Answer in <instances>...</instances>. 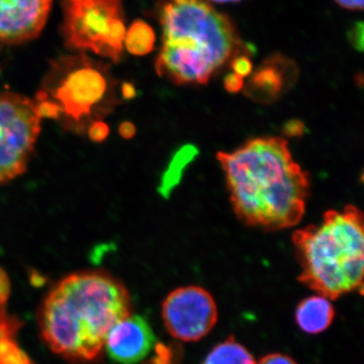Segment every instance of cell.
<instances>
[{"mask_svg":"<svg viewBox=\"0 0 364 364\" xmlns=\"http://www.w3.org/2000/svg\"><path fill=\"white\" fill-rule=\"evenodd\" d=\"M109 134V126L105 122H93L88 128V136H90V140L95 143L104 142Z\"/></svg>","mask_w":364,"mask_h":364,"instance_id":"obj_20","label":"cell"},{"mask_svg":"<svg viewBox=\"0 0 364 364\" xmlns=\"http://www.w3.org/2000/svg\"><path fill=\"white\" fill-rule=\"evenodd\" d=\"M119 134L122 138L127 139V140L133 138L136 135L135 124L131 122H123L119 126Z\"/></svg>","mask_w":364,"mask_h":364,"instance_id":"obj_26","label":"cell"},{"mask_svg":"<svg viewBox=\"0 0 364 364\" xmlns=\"http://www.w3.org/2000/svg\"><path fill=\"white\" fill-rule=\"evenodd\" d=\"M53 0H0V42L18 45L42 33Z\"/></svg>","mask_w":364,"mask_h":364,"instance_id":"obj_9","label":"cell"},{"mask_svg":"<svg viewBox=\"0 0 364 364\" xmlns=\"http://www.w3.org/2000/svg\"><path fill=\"white\" fill-rule=\"evenodd\" d=\"M235 213L267 230L296 226L305 213L309 176L286 140L257 138L233 152L218 153Z\"/></svg>","mask_w":364,"mask_h":364,"instance_id":"obj_1","label":"cell"},{"mask_svg":"<svg viewBox=\"0 0 364 364\" xmlns=\"http://www.w3.org/2000/svg\"><path fill=\"white\" fill-rule=\"evenodd\" d=\"M293 242L301 284L328 299L363 294V215L358 208L329 210L321 224L294 232Z\"/></svg>","mask_w":364,"mask_h":364,"instance_id":"obj_4","label":"cell"},{"mask_svg":"<svg viewBox=\"0 0 364 364\" xmlns=\"http://www.w3.org/2000/svg\"><path fill=\"white\" fill-rule=\"evenodd\" d=\"M156 35L152 26L146 21L138 20L127 31L124 45L127 51L134 56H145L154 50Z\"/></svg>","mask_w":364,"mask_h":364,"instance_id":"obj_15","label":"cell"},{"mask_svg":"<svg viewBox=\"0 0 364 364\" xmlns=\"http://www.w3.org/2000/svg\"><path fill=\"white\" fill-rule=\"evenodd\" d=\"M210 1L215 2V4H231V2H239L241 0H210Z\"/></svg>","mask_w":364,"mask_h":364,"instance_id":"obj_28","label":"cell"},{"mask_svg":"<svg viewBox=\"0 0 364 364\" xmlns=\"http://www.w3.org/2000/svg\"><path fill=\"white\" fill-rule=\"evenodd\" d=\"M198 148L191 144L182 146L170 160L168 166L162 174L158 186V193L164 198H168L174 188L181 183L183 171L198 156Z\"/></svg>","mask_w":364,"mask_h":364,"instance_id":"obj_14","label":"cell"},{"mask_svg":"<svg viewBox=\"0 0 364 364\" xmlns=\"http://www.w3.org/2000/svg\"><path fill=\"white\" fill-rule=\"evenodd\" d=\"M33 105H35V111L41 119L43 117L58 119L61 117V109H60L59 105L48 97L45 91L40 90L37 93L35 100H33Z\"/></svg>","mask_w":364,"mask_h":364,"instance_id":"obj_17","label":"cell"},{"mask_svg":"<svg viewBox=\"0 0 364 364\" xmlns=\"http://www.w3.org/2000/svg\"><path fill=\"white\" fill-rule=\"evenodd\" d=\"M11 294V282L9 275L0 267V306H4Z\"/></svg>","mask_w":364,"mask_h":364,"instance_id":"obj_23","label":"cell"},{"mask_svg":"<svg viewBox=\"0 0 364 364\" xmlns=\"http://www.w3.org/2000/svg\"><path fill=\"white\" fill-rule=\"evenodd\" d=\"M122 95L126 100H132L136 95V90L135 86L130 82L124 83L122 86Z\"/></svg>","mask_w":364,"mask_h":364,"instance_id":"obj_27","label":"cell"},{"mask_svg":"<svg viewBox=\"0 0 364 364\" xmlns=\"http://www.w3.org/2000/svg\"><path fill=\"white\" fill-rule=\"evenodd\" d=\"M130 294L104 270L73 273L43 301L39 324L52 351L72 361L100 358L112 328L131 316Z\"/></svg>","mask_w":364,"mask_h":364,"instance_id":"obj_2","label":"cell"},{"mask_svg":"<svg viewBox=\"0 0 364 364\" xmlns=\"http://www.w3.org/2000/svg\"><path fill=\"white\" fill-rule=\"evenodd\" d=\"M203 364H256L250 353L233 337L217 345L205 359Z\"/></svg>","mask_w":364,"mask_h":364,"instance_id":"obj_16","label":"cell"},{"mask_svg":"<svg viewBox=\"0 0 364 364\" xmlns=\"http://www.w3.org/2000/svg\"><path fill=\"white\" fill-rule=\"evenodd\" d=\"M224 86L227 91L231 93H237L243 90L244 81L243 78L239 77L238 75L233 73L227 74L224 78Z\"/></svg>","mask_w":364,"mask_h":364,"instance_id":"obj_22","label":"cell"},{"mask_svg":"<svg viewBox=\"0 0 364 364\" xmlns=\"http://www.w3.org/2000/svg\"><path fill=\"white\" fill-rule=\"evenodd\" d=\"M349 43L352 47L358 52L363 51L364 47V25L363 21H358L351 26L350 30L347 33Z\"/></svg>","mask_w":364,"mask_h":364,"instance_id":"obj_19","label":"cell"},{"mask_svg":"<svg viewBox=\"0 0 364 364\" xmlns=\"http://www.w3.org/2000/svg\"><path fill=\"white\" fill-rule=\"evenodd\" d=\"M162 49L156 71L177 85H205L228 60L251 50L236 26L205 0H162Z\"/></svg>","mask_w":364,"mask_h":364,"instance_id":"obj_3","label":"cell"},{"mask_svg":"<svg viewBox=\"0 0 364 364\" xmlns=\"http://www.w3.org/2000/svg\"><path fill=\"white\" fill-rule=\"evenodd\" d=\"M156 338L145 318L129 316L117 323L105 340V348L112 360L121 364H135L145 358Z\"/></svg>","mask_w":364,"mask_h":364,"instance_id":"obj_10","label":"cell"},{"mask_svg":"<svg viewBox=\"0 0 364 364\" xmlns=\"http://www.w3.org/2000/svg\"><path fill=\"white\" fill-rule=\"evenodd\" d=\"M231 68L233 69V73L239 77L245 78L252 74V61L246 53H242L232 59Z\"/></svg>","mask_w":364,"mask_h":364,"instance_id":"obj_18","label":"cell"},{"mask_svg":"<svg viewBox=\"0 0 364 364\" xmlns=\"http://www.w3.org/2000/svg\"><path fill=\"white\" fill-rule=\"evenodd\" d=\"M41 133L33 100L16 93L0 95V184L21 176Z\"/></svg>","mask_w":364,"mask_h":364,"instance_id":"obj_7","label":"cell"},{"mask_svg":"<svg viewBox=\"0 0 364 364\" xmlns=\"http://www.w3.org/2000/svg\"><path fill=\"white\" fill-rule=\"evenodd\" d=\"M334 317V308L324 296H314L303 299L296 308V323L309 334L324 332L331 326Z\"/></svg>","mask_w":364,"mask_h":364,"instance_id":"obj_12","label":"cell"},{"mask_svg":"<svg viewBox=\"0 0 364 364\" xmlns=\"http://www.w3.org/2000/svg\"><path fill=\"white\" fill-rule=\"evenodd\" d=\"M256 364H298L293 358L286 355V354L273 353L268 354L264 358H261L259 363Z\"/></svg>","mask_w":364,"mask_h":364,"instance_id":"obj_24","label":"cell"},{"mask_svg":"<svg viewBox=\"0 0 364 364\" xmlns=\"http://www.w3.org/2000/svg\"><path fill=\"white\" fill-rule=\"evenodd\" d=\"M340 7L348 11H363V0H334Z\"/></svg>","mask_w":364,"mask_h":364,"instance_id":"obj_25","label":"cell"},{"mask_svg":"<svg viewBox=\"0 0 364 364\" xmlns=\"http://www.w3.org/2000/svg\"><path fill=\"white\" fill-rule=\"evenodd\" d=\"M23 325L20 318L0 306V364H33L16 340Z\"/></svg>","mask_w":364,"mask_h":364,"instance_id":"obj_13","label":"cell"},{"mask_svg":"<svg viewBox=\"0 0 364 364\" xmlns=\"http://www.w3.org/2000/svg\"><path fill=\"white\" fill-rule=\"evenodd\" d=\"M162 318L172 337L195 342L215 327L218 309L212 294L203 287H183L174 289L163 301Z\"/></svg>","mask_w":364,"mask_h":364,"instance_id":"obj_8","label":"cell"},{"mask_svg":"<svg viewBox=\"0 0 364 364\" xmlns=\"http://www.w3.org/2000/svg\"><path fill=\"white\" fill-rule=\"evenodd\" d=\"M63 6L67 47L117 63L127 33L122 0H64Z\"/></svg>","mask_w":364,"mask_h":364,"instance_id":"obj_6","label":"cell"},{"mask_svg":"<svg viewBox=\"0 0 364 364\" xmlns=\"http://www.w3.org/2000/svg\"><path fill=\"white\" fill-rule=\"evenodd\" d=\"M294 69V64L286 57H270L251 77L247 87L250 97L267 102L274 100L284 91Z\"/></svg>","mask_w":364,"mask_h":364,"instance_id":"obj_11","label":"cell"},{"mask_svg":"<svg viewBox=\"0 0 364 364\" xmlns=\"http://www.w3.org/2000/svg\"><path fill=\"white\" fill-rule=\"evenodd\" d=\"M43 90L59 105L61 116L73 130H85L88 122L100 121L116 105V81L109 67L86 55L55 62Z\"/></svg>","mask_w":364,"mask_h":364,"instance_id":"obj_5","label":"cell"},{"mask_svg":"<svg viewBox=\"0 0 364 364\" xmlns=\"http://www.w3.org/2000/svg\"><path fill=\"white\" fill-rule=\"evenodd\" d=\"M306 129L303 122L299 119H291L287 122L284 126V133L289 138H296V136H301L306 133Z\"/></svg>","mask_w":364,"mask_h":364,"instance_id":"obj_21","label":"cell"}]
</instances>
